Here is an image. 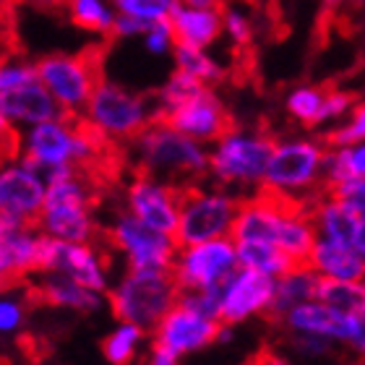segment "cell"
I'll return each mask as SVG.
<instances>
[{
	"label": "cell",
	"instance_id": "obj_11",
	"mask_svg": "<svg viewBox=\"0 0 365 365\" xmlns=\"http://www.w3.org/2000/svg\"><path fill=\"white\" fill-rule=\"evenodd\" d=\"M237 269V253L232 237H212L201 243L178 245L170 277L180 289H220Z\"/></svg>",
	"mask_w": 365,
	"mask_h": 365
},
{
	"label": "cell",
	"instance_id": "obj_3",
	"mask_svg": "<svg viewBox=\"0 0 365 365\" xmlns=\"http://www.w3.org/2000/svg\"><path fill=\"white\" fill-rule=\"evenodd\" d=\"M130 154L138 173L175 182L180 188L204 178L209 165V146L188 138L160 118L130 138Z\"/></svg>",
	"mask_w": 365,
	"mask_h": 365
},
{
	"label": "cell",
	"instance_id": "obj_5",
	"mask_svg": "<svg viewBox=\"0 0 365 365\" xmlns=\"http://www.w3.org/2000/svg\"><path fill=\"white\" fill-rule=\"evenodd\" d=\"M277 138L264 130L232 128L209 144L206 175L227 190H261L264 170Z\"/></svg>",
	"mask_w": 365,
	"mask_h": 365
},
{
	"label": "cell",
	"instance_id": "obj_17",
	"mask_svg": "<svg viewBox=\"0 0 365 365\" xmlns=\"http://www.w3.org/2000/svg\"><path fill=\"white\" fill-rule=\"evenodd\" d=\"M274 279L253 269L237 267L220 287V321L240 327L256 316H269Z\"/></svg>",
	"mask_w": 365,
	"mask_h": 365
},
{
	"label": "cell",
	"instance_id": "obj_20",
	"mask_svg": "<svg viewBox=\"0 0 365 365\" xmlns=\"http://www.w3.org/2000/svg\"><path fill=\"white\" fill-rule=\"evenodd\" d=\"M308 214H311L316 237L365 253V209L324 193L321 198H313Z\"/></svg>",
	"mask_w": 365,
	"mask_h": 365
},
{
	"label": "cell",
	"instance_id": "obj_35",
	"mask_svg": "<svg viewBox=\"0 0 365 365\" xmlns=\"http://www.w3.org/2000/svg\"><path fill=\"white\" fill-rule=\"evenodd\" d=\"M365 141V107L363 102L352 107V113L339 123L329 125L324 130V144L327 146H350Z\"/></svg>",
	"mask_w": 365,
	"mask_h": 365
},
{
	"label": "cell",
	"instance_id": "obj_34",
	"mask_svg": "<svg viewBox=\"0 0 365 365\" xmlns=\"http://www.w3.org/2000/svg\"><path fill=\"white\" fill-rule=\"evenodd\" d=\"M324 91H327L324 86H313V84H303L289 89L287 97H284V113L295 123L305 125V128H316Z\"/></svg>",
	"mask_w": 365,
	"mask_h": 365
},
{
	"label": "cell",
	"instance_id": "obj_38",
	"mask_svg": "<svg viewBox=\"0 0 365 365\" xmlns=\"http://www.w3.org/2000/svg\"><path fill=\"white\" fill-rule=\"evenodd\" d=\"M220 14H222V34H225V37H227L235 47L251 45L253 34H256V26H253L251 16L237 6L220 8Z\"/></svg>",
	"mask_w": 365,
	"mask_h": 365
},
{
	"label": "cell",
	"instance_id": "obj_7",
	"mask_svg": "<svg viewBox=\"0 0 365 365\" xmlns=\"http://www.w3.org/2000/svg\"><path fill=\"white\" fill-rule=\"evenodd\" d=\"M324 152H327L324 138L292 136L274 141L261 190L295 201V204H300L305 196H313L321 185Z\"/></svg>",
	"mask_w": 365,
	"mask_h": 365
},
{
	"label": "cell",
	"instance_id": "obj_6",
	"mask_svg": "<svg viewBox=\"0 0 365 365\" xmlns=\"http://www.w3.org/2000/svg\"><path fill=\"white\" fill-rule=\"evenodd\" d=\"M78 118L102 141H130L149 123L157 120V110L149 97L102 76Z\"/></svg>",
	"mask_w": 365,
	"mask_h": 365
},
{
	"label": "cell",
	"instance_id": "obj_19",
	"mask_svg": "<svg viewBox=\"0 0 365 365\" xmlns=\"http://www.w3.org/2000/svg\"><path fill=\"white\" fill-rule=\"evenodd\" d=\"M160 120L170 123L175 130H180L188 138L206 146L212 144V141H217L232 125L227 105L222 102V97L212 86H206L201 94H196L188 102H182L180 107H175L173 113H168Z\"/></svg>",
	"mask_w": 365,
	"mask_h": 365
},
{
	"label": "cell",
	"instance_id": "obj_37",
	"mask_svg": "<svg viewBox=\"0 0 365 365\" xmlns=\"http://www.w3.org/2000/svg\"><path fill=\"white\" fill-rule=\"evenodd\" d=\"M175 3L178 0H113V6L118 14L130 16V19L146 24V26L154 21L168 19Z\"/></svg>",
	"mask_w": 365,
	"mask_h": 365
},
{
	"label": "cell",
	"instance_id": "obj_18",
	"mask_svg": "<svg viewBox=\"0 0 365 365\" xmlns=\"http://www.w3.org/2000/svg\"><path fill=\"white\" fill-rule=\"evenodd\" d=\"M217 327L220 321L209 319L204 313L193 311L188 305H182L180 300H175L173 308L165 311L157 324L152 329V342H160L165 347L185 358V355H193V352L206 350L209 344H214V334H217Z\"/></svg>",
	"mask_w": 365,
	"mask_h": 365
},
{
	"label": "cell",
	"instance_id": "obj_42",
	"mask_svg": "<svg viewBox=\"0 0 365 365\" xmlns=\"http://www.w3.org/2000/svg\"><path fill=\"white\" fill-rule=\"evenodd\" d=\"M178 300L209 319L220 321V289H182L178 292Z\"/></svg>",
	"mask_w": 365,
	"mask_h": 365
},
{
	"label": "cell",
	"instance_id": "obj_55",
	"mask_svg": "<svg viewBox=\"0 0 365 365\" xmlns=\"http://www.w3.org/2000/svg\"><path fill=\"white\" fill-rule=\"evenodd\" d=\"M3 6H6V3H0V14H3Z\"/></svg>",
	"mask_w": 365,
	"mask_h": 365
},
{
	"label": "cell",
	"instance_id": "obj_40",
	"mask_svg": "<svg viewBox=\"0 0 365 365\" xmlns=\"http://www.w3.org/2000/svg\"><path fill=\"white\" fill-rule=\"evenodd\" d=\"M144 39V50L149 55H170L173 53V47H175V34H173V26H170L168 19H162V21H154L149 24L141 34Z\"/></svg>",
	"mask_w": 365,
	"mask_h": 365
},
{
	"label": "cell",
	"instance_id": "obj_33",
	"mask_svg": "<svg viewBox=\"0 0 365 365\" xmlns=\"http://www.w3.org/2000/svg\"><path fill=\"white\" fill-rule=\"evenodd\" d=\"M204 89H206L204 81H198V78H193L190 73H185V71L175 68L165 78V84L157 89V94H154V99H152L154 110H157V118H165L168 113H173L175 107H180L182 102L193 99Z\"/></svg>",
	"mask_w": 365,
	"mask_h": 365
},
{
	"label": "cell",
	"instance_id": "obj_44",
	"mask_svg": "<svg viewBox=\"0 0 365 365\" xmlns=\"http://www.w3.org/2000/svg\"><path fill=\"white\" fill-rule=\"evenodd\" d=\"M329 196L339 198V201H347V204L365 209V178H352V180H342L327 188Z\"/></svg>",
	"mask_w": 365,
	"mask_h": 365
},
{
	"label": "cell",
	"instance_id": "obj_52",
	"mask_svg": "<svg viewBox=\"0 0 365 365\" xmlns=\"http://www.w3.org/2000/svg\"><path fill=\"white\" fill-rule=\"evenodd\" d=\"M6 222H3V217H0V237H3V235H6Z\"/></svg>",
	"mask_w": 365,
	"mask_h": 365
},
{
	"label": "cell",
	"instance_id": "obj_4",
	"mask_svg": "<svg viewBox=\"0 0 365 365\" xmlns=\"http://www.w3.org/2000/svg\"><path fill=\"white\" fill-rule=\"evenodd\" d=\"M34 227L66 243H91L97 237L94 190L81 170L47 182Z\"/></svg>",
	"mask_w": 365,
	"mask_h": 365
},
{
	"label": "cell",
	"instance_id": "obj_9",
	"mask_svg": "<svg viewBox=\"0 0 365 365\" xmlns=\"http://www.w3.org/2000/svg\"><path fill=\"white\" fill-rule=\"evenodd\" d=\"M240 196L222 185H185L180 196V212H178L175 237L178 245L201 243L212 237H227L232 232Z\"/></svg>",
	"mask_w": 365,
	"mask_h": 365
},
{
	"label": "cell",
	"instance_id": "obj_30",
	"mask_svg": "<svg viewBox=\"0 0 365 365\" xmlns=\"http://www.w3.org/2000/svg\"><path fill=\"white\" fill-rule=\"evenodd\" d=\"M173 61H175L178 71H185L193 78L204 81L206 86L220 84L225 78V66H222L217 58L206 53L204 47H193V45H182V42H175L173 47Z\"/></svg>",
	"mask_w": 365,
	"mask_h": 365
},
{
	"label": "cell",
	"instance_id": "obj_10",
	"mask_svg": "<svg viewBox=\"0 0 365 365\" xmlns=\"http://www.w3.org/2000/svg\"><path fill=\"white\" fill-rule=\"evenodd\" d=\"M34 68H37V81L71 118L84 113L86 99L102 78L99 63L89 53H47L45 58L34 61Z\"/></svg>",
	"mask_w": 365,
	"mask_h": 365
},
{
	"label": "cell",
	"instance_id": "obj_49",
	"mask_svg": "<svg viewBox=\"0 0 365 365\" xmlns=\"http://www.w3.org/2000/svg\"><path fill=\"white\" fill-rule=\"evenodd\" d=\"M253 365H292L287 358H282V355H277V352H267V355H261V358H256V363Z\"/></svg>",
	"mask_w": 365,
	"mask_h": 365
},
{
	"label": "cell",
	"instance_id": "obj_22",
	"mask_svg": "<svg viewBox=\"0 0 365 365\" xmlns=\"http://www.w3.org/2000/svg\"><path fill=\"white\" fill-rule=\"evenodd\" d=\"M39 230L34 225L8 227L0 237V289L37 272Z\"/></svg>",
	"mask_w": 365,
	"mask_h": 365
},
{
	"label": "cell",
	"instance_id": "obj_56",
	"mask_svg": "<svg viewBox=\"0 0 365 365\" xmlns=\"http://www.w3.org/2000/svg\"><path fill=\"white\" fill-rule=\"evenodd\" d=\"M0 3H8V0H0Z\"/></svg>",
	"mask_w": 365,
	"mask_h": 365
},
{
	"label": "cell",
	"instance_id": "obj_14",
	"mask_svg": "<svg viewBox=\"0 0 365 365\" xmlns=\"http://www.w3.org/2000/svg\"><path fill=\"white\" fill-rule=\"evenodd\" d=\"M287 331L300 334H316L329 339L331 344L350 347L352 352H365V313L336 311L321 300H305V303L289 308L279 316Z\"/></svg>",
	"mask_w": 365,
	"mask_h": 365
},
{
	"label": "cell",
	"instance_id": "obj_51",
	"mask_svg": "<svg viewBox=\"0 0 365 365\" xmlns=\"http://www.w3.org/2000/svg\"><path fill=\"white\" fill-rule=\"evenodd\" d=\"M321 3H324L327 8H336V6H342L344 0H321Z\"/></svg>",
	"mask_w": 365,
	"mask_h": 365
},
{
	"label": "cell",
	"instance_id": "obj_13",
	"mask_svg": "<svg viewBox=\"0 0 365 365\" xmlns=\"http://www.w3.org/2000/svg\"><path fill=\"white\" fill-rule=\"evenodd\" d=\"M37 272H58L71 277L73 282L84 284L107 295L110 289V264L105 253L99 251L94 240L91 243H66L39 232L37 245Z\"/></svg>",
	"mask_w": 365,
	"mask_h": 365
},
{
	"label": "cell",
	"instance_id": "obj_12",
	"mask_svg": "<svg viewBox=\"0 0 365 365\" xmlns=\"http://www.w3.org/2000/svg\"><path fill=\"white\" fill-rule=\"evenodd\" d=\"M107 237L113 248L123 256L128 269H152V272H170L175 259V237L149 225L138 222L133 214L118 212L107 227Z\"/></svg>",
	"mask_w": 365,
	"mask_h": 365
},
{
	"label": "cell",
	"instance_id": "obj_46",
	"mask_svg": "<svg viewBox=\"0 0 365 365\" xmlns=\"http://www.w3.org/2000/svg\"><path fill=\"white\" fill-rule=\"evenodd\" d=\"M180 355L165 347L160 342H152V350H149V358H146V365H180Z\"/></svg>",
	"mask_w": 365,
	"mask_h": 365
},
{
	"label": "cell",
	"instance_id": "obj_36",
	"mask_svg": "<svg viewBox=\"0 0 365 365\" xmlns=\"http://www.w3.org/2000/svg\"><path fill=\"white\" fill-rule=\"evenodd\" d=\"M358 94L350 89H327L324 91V99H321L316 128H329V125L339 123L342 118H347L352 113V107L358 105Z\"/></svg>",
	"mask_w": 365,
	"mask_h": 365
},
{
	"label": "cell",
	"instance_id": "obj_45",
	"mask_svg": "<svg viewBox=\"0 0 365 365\" xmlns=\"http://www.w3.org/2000/svg\"><path fill=\"white\" fill-rule=\"evenodd\" d=\"M146 29V24L136 21V19H130V16H123V14H115V21H113V31H110V37H118V39H130V37H141Z\"/></svg>",
	"mask_w": 365,
	"mask_h": 365
},
{
	"label": "cell",
	"instance_id": "obj_53",
	"mask_svg": "<svg viewBox=\"0 0 365 365\" xmlns=\"http://www.w3.org/2000/svg\"><path fill=\"white\" fill-rule=\"evenodd\" d=\"M31 3H53V0H31Z\"/></svg>",
	"mask_w": 365,
	"mask_h": 365
},
{
	"label": "cell",
	"instance_id": "obj_28",
	"mask_svg": "<svg viewBox=\"0 0 365 365\" xmlns=\"http://www.w3.org/2000/svg\"><path fill=\"white\" fill-rule=\"evenodd\" d=\"M235 253L237 267L261 272L272 277V279L287 272L292 264H297L282 248H277L274 243H267V240H235Z\"/></svg>",
	"mask_w": 365,
	"mask_h": 365
},
{
	"label": "cell",
	"instance_id": "obj_48",
	"mask_svg": "<svg viewBox=\"0 0 365 365\" xmlns=\"http://www.w3.org/2000/svg\"><path fill=\"white\" fill-rule=\"evenodd\" d=\"M16 136H19V133H16V128L6 120V115L0 113V146L6 144V141H14V144H16Z\"/></svg>",
	"mask_w": 365,
	"mask_h": 365
},
{
	"label": "cell",
	"instance_id": "obj_8",
	"mask_svg": "<svg viewBox=\"0 0 365 365\" xmlns=\"http://www.w3.org/2000/svg\"><path fill=\"white\" fill-rule=\"evenodd\" d=\"M178 292L180 289L175 287L170 272L128 269L115 284H110L107 300L118 321H130L144 331H152L165 311L175 305Z\"/></svg>",
	"mask_w": 365,
	"mask_h": 365
},
{
	"label": "cell",
	"instance_id": "obj_50",
	"mask_svg": "<svg viewBox=\"0 0 365 365\" xmlns=\"http://www.w3.org/2000/svg\"><path fill=\"white\" fill-rule=\"evenodd\" d=\"M178 3L190 8H222V0H178Z\"/></svg>",
	"mask_w": 365,
	"mask_h": 365
},
{
	"label": "cell",
	"instance_id": "obj_47",
	"mask_svg": "<svg viewBox=\"0 0 365 365\" xmlns=\"http://www.w3.org/2000/svg\"><path fill=\"white\" fill-rule=\"evenodd\" d=\"M235 339V327H230V324H222L217 327V334H214V344H230Z\"/></svg>",
	"mask_w": 365,
	"mask_h": 365
},
{
	"label": "cell",
	"instance_id": "obj_25",
	"mask_svg": "<svg viewBox=\"0 0 365 365\" xmlns=\"http://www.w3.org/2000/svg\"><path fill=\"white\" fill-rule=\"evenodd\" d=\"M175 42L193 47H209L222 37V14L220 8H190L175 3L168 16Z\"/></svg>",
	"mask_w": 365,
	"mask_h": 365
},
{
	"label": "cell",
	"instance_id": "obj_41",
	"mask_svg": "<svg viewBox=\"0 0 365 365\" xmlns=\"http://www.w3.org/2000/svg\"><path fill=\"white\" fill-rule=\"evenodd\" d=\"M26 319V303L11 292H0V334H16Z\"/></svg>",
	"mask_w": 365,
	"mask_h": 365
},
{
	"label": "cell",
	"instance_id": "obj_31",
	"mask_svg": "<svg viewBox=\"0 0 365 365\" xmlns=\"http://www.w3.org/2000/svg\"><path fill=\"white\" fill-rule=\"evenodd\" d=\"M66 6H68L71 21L78 29L99 34V37H110L115 14H118L113 0H66Z\"/></svg>",
	"mask_w": 365,
	"mask_h": 365
},
{
	"label": "cell",
	"instance_id": "obj_2",
	"mask_svg": "<svg viewBox=\"0 0 365 365\" xmlns=\"http://www.w3.org/2000/svg\"><path fill=\"white\" fill-rule=\"evenodd\" d=\"M102 138L86 128L81 118L61 115L21 128L16 136V152L21 160L45 175L58 168H86L102 152Z\"/></svg>",
	"mask_w": 365,
	"mask_h": 365
},
{
	"label": "cell",
	"instance_id": "obj_23",
	"mask_svg": "<svg viewBox=\"0 0 365 365\" xmlns=\"http://www.w3.org/2000/svg\"><path fill=\"white\" fill-rule=\"evenodd\" d=\"M37 292L47 305L68 308V311L76 313H97L107 303V295L94 292V289L84 287V284H78L71 277L58 272H39Z\"/></svg>",
	"mask_w": 365,
	"mask_h": 365
},
{
	"label": "cell",
	"instance_id": "obj_24",
	"mask_svg": "<svg viewBox=\"0 0 365 365\" xmlns=\"http://www.w3.org/2000/svg\"><path fill=\"white\" fill-rule=\"evenodd\" d=\"M305 264L319 274L321 279H363L365 277V253L316 237Z\"/></svg>",
	"mask_w": 365,
	"mask_h": 365
},
{
	"label": "cell",
	"instance_id": "obj_27",
	"mask_svg": "<svg viewBox=\"0 0 365 365\" xmlns=\"http://www.w3.org/2000/svg\"><path fill=\"white\" fill-rule=\"evenodd\" d=\"M352 178H365V141L350 146H327L321 162V185L331 188Z\"/></svg>",
	"mask_w": 365,
	"mask_h": 365
},
{
	"label": "cell",
	"instance_id": "obj_1",
	"mask_svg": "<svg viewBox=\"0 0 365 365\" xmlns=\"http://www.w3.org/2000/svg\"><path fill=\"white\" fill-rule=\"evenodd\" d=\"M230 237L267 240L282 248L292 261H305L316 240V230H313L308 206L261 190L256 196L240 198Z\"/></svg>",
	"mask_w": 365,
	"mask_h": 365
},
{
	"label": "cell",
	"instance_id": "obj_54",
	"mask_svg": "<svg viewBox=\"0 0 365 365\" xmlns=\"http://www.w3.org/2000/svg\"><path fill=\"white\" fill-rule=\"evenodd\" d=\"M339 365H360V363H339Z\"/></svg>",
	"mask_w": 365,
	"mask_h": 365
},
{
	"label": "cell",
	"instance_id": "obj_15",
	"mask_svg": "<svg viewBox=\"0 0 365 365\" xmlns=\"http://www.w3.org/2000/svg\"><path fill=\"white\" fill-rule=\"evenodd\" d=\"M47 182L34 165L16 157L0 165V217L6 227L34 225Z\"/></svg>",
	"mask_w": 365,
	"mask_h": 365
},
{
	"label": "cell",
	"instance_id": "obj_39",
	"mask_svg": "<svg viewBox=\"0 0 365 365\" xmlns=\"http://www.w3.org/2000/svg\"><path fill=\"white\" fill-rule=\"evenodd\" d=\"M29 81H37L34 61L21 58V55H14V58H0V91L16 89V86L29 84Z\"/></svg>",
	"mask_w": 365,
	"mask_h": 365
},
{
	"label": "cell",
	"instance_id": "obj_26",
	"mask_svg": "<svg viewBox=\"0 0 365 365\" xmlns=\"http://www.w3.org/2000/svg\"><path fill=\"white\" fill-rule=\"evenodd\" d=\"M319 279L321 277L305 261H297L284 274L274 277V295L272 305H269V316L279 319L282 313L289 311V308H295V305L305 303V300H313Z\"/></svg>",
	"mask_w": 365,
	"mask_h": 365
},
{
	"label": "cell",
	"instance_id": "obj_16",
	"mask_svg": "<svg viewBox=\"0 0 365 365\" xmlns=\"http://www.w3.org/2000/svg\"><path fill=\"white\" fill-rule=\"evenodd\" d=\"M180 196L182 188L175 182L138 173L125 185V212L133 214L138 222L149 225L152 230L173 235L178 225V212H180Z\"/></svg>",
	"mask_w": 365,
	"mask_h": 365
},
{
	"label": "cell",
	"instance_id": "obj_43",
	"mask_svg": "<svg viewBox=\"0 0 365 365\" xmlns=\"http://www.w3.org/2000/svg\"><path fill=\"white\" fill-rule=\"evenodd\" d=\"M289 334V344H292V350L297 355H303V358H324L331 352L334 344L324 339V336H316V334H300V331H287Z\"/></svg>",
	"mask_w": 365,
	"mask_h": 365
},
{
	"label": "cell",
	"instance_id": "obj_29",
	"mask_svg": "<svg viewBox=\"0 0 365 365\" xmlns=\"http://www.w3.org/2000/svg\"><path fill=\"white\" fill-rule=\"evenodd\" d=\"M146 334L149 331L130 321H118V327L110 329V334L102 339V355L110 365H130L144 347Z\"/></svg>",
	"mask_w": 365,
	"mask_h": 365
},
{
	"label": "cell",
	"instance_id": "obj_21",
	"mask_svg": "<svg viewBox=\"0 0 365 365\" xmlns=\"http://www.w3.org/2000/svg\"><path fill=\"white\" fill-rule=\"evenodd\" d=\"M0 113L6 115V120L14 128H26L34 123L53 120V118L66 115L39 81H29V84H21L16 89L0 91Z\"/></svg>",
	"mask_w": 365,
	"mask_h": 365
},
{
	"label": "cell",
	"instance_id": "obj_32",
	"mask_svg": "<svg viewBox=\"0 0 365 365\" xmlns=\"http://www.w3.org/2000/svg\"><path fill=\"white\" fill-rule=\"evenodd\" d=\"M316 300L336 311L365 313V282L363 279H319Z\"/></svg>",
	"mask_w": 365,
	"mask_h": 365
}]
</instances>
